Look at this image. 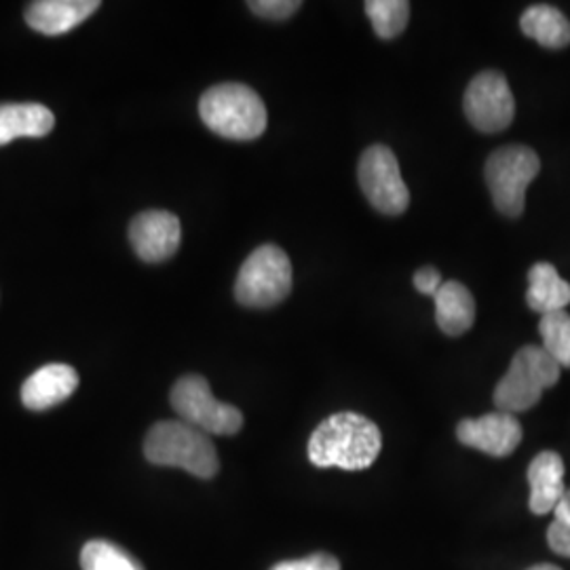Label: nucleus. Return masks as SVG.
Returning <instances> with one entry per match:
<instances>
[{
	"label": "nucleus",
	"mask_w": 570,
	"mask_h": 570,
	"mask_svg": "<svg viewBox=\"0 0 570 570\" xmlns=\"http://www.w3.org/2000/svg\"><path fill=\"white\" fill-rule=\"evenodd\" d=\"M82 570H144L142 564L110 541H89L81 551Z\"/></svg>",
	"instance_id": "412c9836"
},
{
	"label": "nucleus",
	"mask_w": 570,
	"mask_h": 570,
	"mask_svg": "<svg viewBox=\"0 0 570 570\" xmlns=\"http://www.w3.org/2000/svg\"><path fill=\"white\" fill-rule=\"evenodd\" d=\"M129 242L140 261L148 265H159L178 252L183 242V226L178 216L171 212H142L129 225Z\"/></svg>",
	"instance_id": "9d476101"
},
{
	"label": "nucleus",
	"mask_w": 570,
	"mask_h": 570,
	"mask_svg": "<svg viewBox=\"0 0 570 570\" xmlns=\"http://www.w3.org/2000/svg\"><path fill=\"white\" fill-rule=\"evenodd\" d=\"M383 449L381 429L364 414L338 412L320 423L308 440V459L315 468L364 471Z\"/></svg>",
	"instance_id": "f257e3e1"
},
{
	"label": "nucleus",
	"mask_w": 570,
	"mask_h": 570,
	"mask_svg": "<svg viewBox=\"0 0 570 570\" xmlns=\"http://www.w3.org/2000/svg\"><path fill=\"white\" fill-rule=\"evenodd\" d=\"M560 374L562 367L551 360L543 346H522L513 355L508 374L494 389V406L508 414L527 412L560 381Z\"/></svg>",
	"instance_id": "20e7f679"
},
{
	"label": "nucleus",
	"mask_w": 570,
	"mask_h": 570,
	"mask_svg": "<svg viewBox=\"0 0 570 570\" xmlns=\"http://www.w3.org/2000/svg\"><path fill=\"white\" fill-rule=\"evenodd\" d=\"M444 285L442 282V275L438 268L433 266H423L414 273V287L425 294V296H435L440 292V287Z\"/></svg>",
	"instance_id": "393cba45"
},
{
	"label": "nucleus",
	"mask_w": 570,
	"mask_h": 570,
	"mask_svg": "<svg viewBox=\"0 0 570 570\" xmlns=\"http://www.w3.org/2000/svg\"><path fill=\"white\" fill-rule=\"evenodd\" d=\"M529 508L534 515H546L556 510L564 497V461L558 452L543 450L529 465Z\"/></svg>",
	"instance_id": "4468645a"
},
{
	"label": "nucleus",
	"mask_w": 570,
	"mask_h": 570,
	"mask_svg": "<svg viewBox=\"0 0 570 570\" xmlns=\"http://www.w3.org/2000/svg\"><path fill=\"white\" fill-rule=\"evenodd\" d=\"M271 570H341V562L334 556H330V553L317 551V553L306 556V558H301V560L279 562V564H275Z\"/></svg>",
	"instance_id": "b1692460"
},
{
	"label": "nucleus",
	"mask_w": 570,
	"mask_h": 570,
	"mask_svg": "<svg viewBox=\"0 0 570 570\" xmlns=\"http://www.w3.org/2000/svg\"><path fill=\"white\" fill-rule=\"evenodd\" d=\"M247 7L265 20L279 21L292 18L303 7V2L301 0H252L247 2Z\"/></svg>",
	"instance_id": "5701e85b"
},
{
	"label": "nucleus",
	"mask_w": 570,
	"mask_h": 570,
	"mask_svg": "<svg viewBox=\"0 0 570 570\" xmlns=\"http://www.w3.org/2000/svg\"><path fill=\"white\" fill-rule=\"evenodd\" d=\"M292 292V263L279 245L256 247L239 268L235 298L249 308L279 305Z\"/></svg>",
	"instance_id": "39448f33"
},
{
	"label": "nucleus",
	"mask_w": 570,
	"mask_h": 570,
	"mask_svg": "<svg viewBox=\"0 0 570 570\" xmlns=\"http://www.w3.org/2000/svg\"><path fill=\"white\" fill-rule=\"evenodd\" d=\"M527 303L541 315L564 311L570 305V284L560 277L556 266L537 263L530 268Z\"/></svg>",
	"instance_id": "a211bd4d"
},
{
	"label": "nucleus",
	"mask_w": 570,
	"mask_h": 570,
	"mask_svg": "<svg viewBox=\"0 0 570 570\" xmlns=\"http://www.w3.org/2000/svg\"><path fill=\"white\" fill-rule=\"evenodd\" d=\"M548 546L553 553L570 558V489L553 510V522L548 529Z\"/></svg>",
	"instance_id": "4be33fe9"
},
{
	"label": "nucleus",
	"mask_w": 570,
	"mask_h": 570,
	"mask_svg": "<svg viewBox=\"0 0 570 570\" xmlns=\"http://www.w3.org/2000/svg\"><path fill=\"white\" fill-rule=\"evenodd\" d=\"M463 108L469 122L482 134L505 131L515 117V100L508 79L497 72H480L469 82Z\"/></svg>",
	"instance_id": "1a4fd4ad"
},
{
	"label": "nucleus",
	"mask_w": 570,
	"mask_h": 570,
	"mask_svg": "<svg viewBox=\"0 0 570 570\" xmlns=\"http://www.w3.org/2000/svg\"><path fill=\"white\" fill-rule=\"evenodd\" d=\"M144 456L159 468H178L195 478L209 480L218 473L220 461L209 435L183 421H161L144 440Z\"/></svg>",
	"instance_id": "7ed1b4c3"
},
{
	"label": "nucleus",
	"mask_w": 570,
	"mask_h": 570,
	"mask_svg": "<svg viewBox=\"0 0 570 570\" xmlns=\"http://www.w3.org/2000/svg\"><path fill=\"white\" fill-rule=\"evenodd\" d=\"M539 334L543 348L560 367H570V315L567 311H553L541 315Z\"/></svg>",
	"instance_id": "aec40b11"
},
{
	"label": "nucleus",
	"mask_w": 570,
	"mask_h": 570,
	"mask_svg": "<svg viewBox=\"0 0 570 570\" xmlns=\"http://www.w3.org/2000/svg\"><path fill=\"white\" fill-rule=\"evenodd\" d=\"M541 171L539 155L522 144H510L494 150L487 161V184L497 209L518 218L527 205V188Z\"/></svg>",
	"instance_id": "423d86ee"
},
{
	"label": "nucleus",
	"mask_w": 570,
	"mask_h": 570,
	"mask_svg": "<svg viewBox=\"0 0 570 570\" xmlns=\"http://www.w3.org/2000/svg\"><path fill=\"white\" fill-rule=\"evenodd\" d=\"M364 7L381 39L391 41L406 30L410 20V2L406 0H367Z\"/></svg>",
	"instance_id": "6ab92c4d"
},
{
	"label": "nucleus",
	"mask_w": 570,
	"mask_h": 570,
	"mask_svg": "<svg viewBox=\"0 0 570 570\" xmlns=\"http://www.w3.org/2000/svg\"><path fill=\"white\" fill-rule=\"evenodd\" d=\"M527 570H562L560 567H556V564H537V567H530Z\"/></svg>",
	"instance_id": "a878e982"
},
{
	"label": "nucleus",
	"mask_w": 570,
	"mask_h": 570,
	"mask_svg": "<svg viewBox=\"0 0 570 570\" xmlns=\"http://www.w3.org/2000/svg\"><path fill=\"white\" fill-rule=\"evenodd\" d=\"M199 115L205 127L235 142L261 138L268 121L263 98L242 82H223L207 89L199 100Z\"/></svg>",
	"instance_id": "f03ea898"
},
{
	"label": "nucleus",
	"mask_w": 570,
	"mask_h": 570,
	"mask_svg": "<svg viewBox=\"0 0 570 570\" xmlns=\"http://www.w3.org/2000/svg\"><path fill=\"white\" fill-rule=\"evenodd\" d=\"M435 301V322L449 336H461L475 322V301L468 287L459 282H444Z\"/></svg>",
	"instance_id": "dca6fc26"
},
{
	"label": "nucleus",
	"mask_w": 570,
	"mask_h": 570,
	"mask_svg": "<svg viewBox=\"0 0 570 570\" xmlns=\"http://www.w3.org/2000/svg\"><path fill=\"white\" fill-rule=\"evenodd\" d=\"M53 127L56 117L42 104H0V146L20 138H45Z\"/></svg>",
	"instance_id": "2eb2a0df"
},
{
	"label": "nucleus",
	"mask_w": 570,
	"mask_h": 570,
	"mask_svg": "<svg viewBox=\"0 0 570 570\" xmlns=\"http://www.w3.org/2000/svg\"><path fill=\"white\" fill-rule=\"evenodd\" d=\"M456 438L469 449L480 450L490 456H510L522 442V425L515 414L490 412L480 419H465L456 428Z\"/></svg>",
	"instance_id": "9b49d317"
},
{
	"label": "nucleus",
	"mask_w": 570,
	"mask_h": 570,
	"mask_svg": "<svg viewBox=\"0 0 570 570\" xmlns=\"http://www.w3.org/2000/svg\"><path fill=\"white\" fill-rule=\"evenodd\" d=\"M522 32L546 49H564L570 45V21L551 4H532L520 18Z\"/></svg>",
	"instance_id": "f3484780"
},
{
	"label": "nucleus",
	"mask_w": 570,
	"mask_h": 570,
	"mask_svg": "<svg viewBox=\"0 0 570 570\" xmlns=\"http://www.w3.org/2000/svg\"><path fill=\"white\" fill-rule=\"evenodd\" d=\"M357 180L370 205L381 214L400 216L406 212L410 193L397 157L387 146L372 144L364 150L357 167Z\"/></svg>",
	"instance_id": "6e6552de"
},
{
	"label": "nucleus",
	"mask_w": 570,
	"mask_h": 570,
	"mask_svg": "<svg viewBox=\"0 0 570 570\" xmlns=\"http://www.w3.org/2000/svg\"><path fill=\"white\" fill-rule=\"evenodd\" d=\"M96 9H100L98 0H39L28 4L26 21L41 35L60 37L81 26Z\"/></svg>",
	"instance_id": "ddd939ff"
},
{
	"label": "nucleus",
	"mask_w": 570,
	"mask_h": 570,
	"mask_svg": "<svg viewBox=\"0 0 570 570\" xmlns=\"http://www.w3.org/2000/svg\"><path fill=\"white\" fill-rule=\"evenodd\" d=\"M77 387H79V374L75 367L66 364H49V366L39 367L23 383L21 404L32 412H42L66 402Z\"/></svg>",
	"instance_id": "f8f14e48"
},
{
	"label": "nucleus",
	"mask_w": 570,
	"mask_h": 570,
	"mask_svg": "<svg viewBox=\"0 0 570 570\" xmlns=\"http://www.w3.org/2000/svg\"><path fill=\"white\" fill-rule=\"evenodd\" d=\"M169 402L183 423L207 435H235L244 428L242 410L216 400L204 376H183L171 389Z\"/></svg>",
	"instance_id": "0eeeda50"
}]
</instances>
